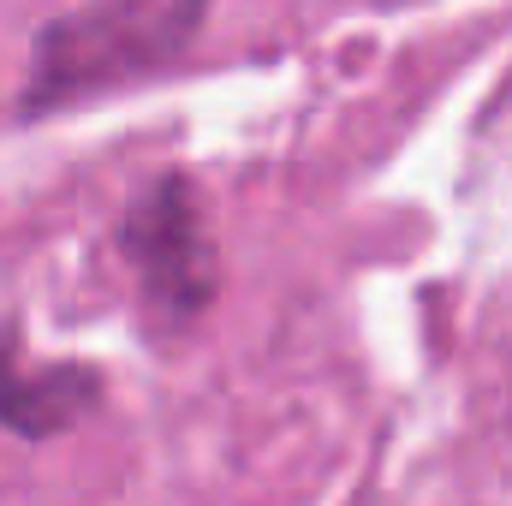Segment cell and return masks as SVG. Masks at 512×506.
<instances>
[{"instance_id":"1","label":"cell","mask_w":512,"mask_h":506,"mask_svg":"<svg viewBox=\"0 0 512 506\" xmlns=\"http://www.w3.org/2000/svg\"><path fill=\"white\" fill-rule=\"evenodd\" d=\"M203 12L209 0H90L54 18L30 54L24 114H48L173 66L197 42Z\"/></svg>"},{"instance_id":"2","label":"cell","mask_w":512,"mask_h":506,"mask_svg":"<svg viewBox=\"0 0 512 506\" xmlns=\"http://www.w3.org/2000/svg\"><path fill=\"white\" fill-rule=\"evenodd\" d=\"M126 256L143 274L149 304L167 322H185L215 292V245L203 233L197 197L185 179H155L126 221Z\"/></svg>"},{"instance_id":"3","label":"cell","mask_w":512,"mask_h":506,"mask_svg":"<svg viewBox=\"0 0 512 506\" xmlns=\"http://www.w3.org/2000/svg\"><path fill=\"white\" fill-rule=\"evenodd\" d=\"M96 370L78 364H30L12 340H0V423L18 435H60L96 405Z\"/></svg>"}]
</instances>
